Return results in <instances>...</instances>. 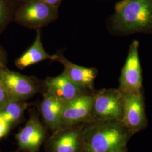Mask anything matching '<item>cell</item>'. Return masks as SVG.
<instances>
[{"label":"cell","mask_w":152,"mask_h":152,"mask_svg":"<svg viewBox=\"0 0 152 152\" xmlns=\"http://www.w3.org/2000/svg\"><path fill=\"white\" fill-rule=\"evenodd\" d=\"M121 121L132 135L147 127L148 120L142 92L124 94V110Z\"/></svg>","instance_id":"cell-8"},{"label":"cell","mask_w":152,"mask_h":152,"mask_svg":"<svg viewBox=\"0 0 152 152\" xmlns=\"http://www.w3.org/2000/svg\"><path fill=\"white\" fill-rule=\"evenodd\" d=\"M107 152H128V151L127 149V146H125V147H122L114 150H112Z\"/></svg>","instance_id":"cell-21"},{"label":"cell","mask_w":152,"mask_h":152,"mask_svg":"<svg viewBox=\"0 0 152 152\" xmlns=\"http://www.w3.org/2000/svg\"><path fill=\"white\" fill-rule=\"evenodd\" d=\"M9 102L10 100L8 94L0 80V111L4 108Z\"/></svg>","instance_id":"cell-17"},{"label":"cell","mask_w":152,"mask_h":152,"mask_svg":"<svg viewBox=\"0 0 152 152\" xmlns=\"http://www.w3.org/2000/svg\"><path fill=\"white\" fill-rule=\"evenodd\" d=\"M10 10L6 0H0V32L10 20Z\"/></svg>","instance_id":"cell-16"},{"label":"cell","mask_w":152,"mask_h":152,"mask_svg":"<svg viewBox=\"0 0 152 152\" xmlns=\"http://www.w3.org/2000/svg\"><path fill=\"white\" fill-rule=\"evenodd\" d=\"M10 128V125L0 114V139L8 133Z\"/></svg>","instance_id":"cell-18"},{"label":"cell","mask_w":152,"mask_h":152,"mask_svg":"<svg viewBox=\"0 0 152 152\" xmlns=\"http://www.w3.org/2000/svg\"><path fill=\"white\" fill-rule=\"evenodd\" d=\"M65 103L46 92L41 103V113L44 123L53 132L60 128L61 118Z\"/></svg>","instance_id":"cell-13"},{"label":"cell","mask_w":152,"mask_h":152,"mask_svg":"<svg viewBox=\"0 0 152 152\" xmlns=\"http://www.w3.org/2000/svg\"><path fill=\"white\" fill-rule=\"evenodd\" d=\"M30 152V151H23V150H20V149H19L18 151H16V152Z\"/></svg>","instance_id":"cell-22"},{"label":"cell","mask_w":152,"mask_h":152,"mask_svg":"<svg viewBox=\"0 0 152 152\" xmlns=\"http://www.w3.org/2000/svg\"><path fill=\"white\" fill-rule=\"evenodd\" d=\"M132 136L120 120L91 121L84 124L82 152H107L127 146Z\"/></svg>","instance_id":"cell-2"},{"label":"cell","mask_w":152,"mask_h":152,"mask_svg":"<svg viewBox=\"0 0 152 152\" xmlns=\"http://www.w3.org/2000/svg\"><path fill=\"white\" fill-rule=\"evenodd\" d=\"M93 92H87L64 104L60 128L85 124L91 121Z\"/></svg>","instance_id":"cell-9"},{"label":"cell","mask_w":152,"mask_h":152,"mask_svg":"<svg viewBox=\"0 0 152 152\" xmlns=\"http://www.w3.org/2000/svg\"><path fill=\"white\" fill-rule=\"evenodd\" d=\"M0 80L5 88L10 102L25 101L38 91V86L31 78L10 71L6 66L0 68Z\"/></svg>","instance_id":"cell-6"},{"label":"cell","mask_w":152,"mask_h":152,"mask_svg":"<svg viewBox=\"0 0 152 152\" xmlns=\"http://www.w3.org/2000/svg\"><path fill=\"white\" fill-rule=\"evenodd\" d=\"M36 34L34 42L31 48L15 61V65L20 69H23L44 60H55V55L49 54L44 50L39 29H37Z\"/></svg>","instance_id":"cell-14"},{"label":"cell","mask_w":152,"mask_h":152,"mask_svg":"<svg viewBox=\"0 0 152 152\" xmlns=\"http://www.w3.org/2000/svg\"><path fill=\"white\" fill-rule=\"evenodd\" d=\"M30 105L25 101L10 102L4 108L0 111V114L10 125H14L19 122L26 109Z\"/></svg>","instance_id":"cell-15"},{"label":"cell","mask_w":152,"mask_h":152,"mask_svg":"<svg viewBox=\"0 0 152 152\" xmlns=\"http://www.w3.org/2000/svg\"><path fill=\"white\" fill-rule=\"evenodd\" d=\"M60 62L64 67L63 73L77 85L88 91L94 90V81L98 75V69L76 65L66 59L62 53L55 54V60Z\"/></svg>","instance_id":"cell-11"},{"label":"cell","mask_w":152,"mask_h":152,"mask_svg":"<svg viewBox=\"0 0 152 152\" xmlns=\"http://www.w3.org/2000/svg\"><path fill=\"white\" fill-rule=\"evenodd\" d=\"M46 136L45 127L38 116L32 114L23 128L16 134L19 149L37 152Z\"/></svg>","instance_id":"cell-10"},{"label":"cell","mask_w":152,"mask_h":152,"mask_svg":"<svg viewBox=\"0 0 152 152\" xmlns=\"http://www.w3.org/2000/svg\"><path fill=\"white\" fill-rule=\"evenodd\" d=\"M123 110L124 94L118 88L93 92L91 121H121Z\"/></svg>","instance_id":"cell-3"},{"label":"cell","mask_w":152,"mask_h":152,"mask_svg":"<svg viewBox=\"0 0 152 152\" xmlns=\"http://www.w3.org/2000/svg\"><path fill=\"white\" fill-rule=\"evenodd\" d=\"M139 47L137 41L135 40L131 44L127 59L121 71L118 89L123 94H137L142 92Z\"/></svg>","instance_id":"cell-5"},{"label":"cell","mask_w":152,"mask_h":152,"mask_svg":"<svg viewBox=\"0 0 152 152\" xmlns=\"http://www.w3.org/2000/svg\"><path fill=\"white\" fill-rule=\"evenodd\" d=\"M6 56L5 53L3 50V49L0 47V68H4L6 66Z\"/></svg>","instance_id":"cell-19"},{"label":"cell","mask_w":152,"mask_h":152,"mask_svg":"<svg viewBox=\"0 0 152 152\" xmlns=\"http://www.w3.org/2000/svg\"><path fill=\"white\" fill-rule=\"evenodd\" d=\"M109 27L120 36L152 33V0H121L115 6Z\"/></svg>","instance_id":"cell-1"},{"label":"cell","mask_w":152,"mask_h":152,"mask_svg":"<svg viewBox=\"0 0 152 152\" xmlns=\"http://www.w3.org/2000/svg\"><path fill=\"white\" fill-rule=\"evenodd\" d=\"M58 14V8L42 0H28L17 10L15 20L26 27L39 29L55 20Z\"/></svg>","instance_id":"cell-4"},{"label":"cell","mask_w":152,"mask_h":152,"mask_svg":"<svg viewBox=\"0 0 152 152\" xmlns=\"http://www.w3.org/2000/svg\"><path fill=\"white\" fill-rule=\"evenodd\" d=\"M46 92L66 103L82 94L89 92L77 85L62 73L55 77H49L45 81Z\"/></svg>","instance_id":"cell-12"},{"label":"cell","mask_w":152,"mask_h":152,"mask_svg":"<svg viewBox=\"0 0 152 152\" xmlns=\"http://www.w3.org/2000/svg\"><path fill=\"white\" fill-rule=\"evenodd\" d=\"M84 124L61 128L46 141V152H82Z\"/></svg>","instance_id":"cell-7"},{"label":"cell","mask_w":152,"mask_h":152,"mask_svg":"<svg viewBox=\"0 0 152 152\" xmlns=\"http://www.w3.org/2000/svg\"><path fill=\"white\" fill-rule=\"evenodd\" d=\"M42 1L50 5L53 6L55 7L58 8L62 0H42Z\"/></svg>","instance_id":"cell-20"}]
</instances>
